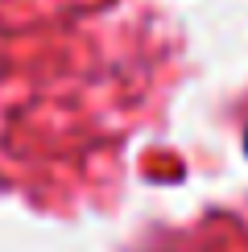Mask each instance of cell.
<instances>
[{"label":"cell","mask_w":248,"mask_h":252,"mask_svg":"<svg viewBox=\"0 0 248 252\" xmlns=\"http://www.w3.org/2000/svg\"><path fill=\"white\" fill-rule=\"evenodd\" d=\"M244 153H248V128H244Z\"/></svg>","instance_id":"1"}]
</instances>
